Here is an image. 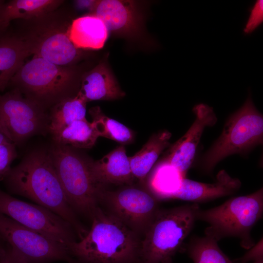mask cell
<instances>
[{"label": "cell", "mask_w": 263, "mask_h": 263, "mask_svg": "<svg viewBox=\"0 0 263 263\" xmlns=\"http://www.w3.org/2000/svg\"><path fill=\"white\" fill-rule=\"evenodd\" d=\"M3 180L10 192L31 200L68 222L80 240L87 234L67 200L49 150H31Z\"/></svg>", "instance_id": "cell-1"}, {"label": "cell", "mask_w": 263, "mask_h": 263, "mask_svg": "<svg viewBox=\"0 0 263 263\" xmlns=\"http://www.w3.org/2000/svg\"><path fill=\"white\" fill-rule=\"evenodd\" d=\"M86 236L70 253L76 263H140V236L99 207Z\"/></svg>", "instance_id": "cell-2"}, {"label": "cell", "mask_w": 263, "mask_h": 263, "mask_svg": "<svg viewBox=\"0 0 263 263\" xmlns=\"http://www.w3.org/2000/svg\"><path fill=\"white\" fill-rule=\"evenodd\" d=\"M80 82L72 66L57 65L33 56L19 68L9 86L47 110L75 96Z\"/></svg>", "instance_id": "cell-3"}, {"label": "cell", "mask_w": 263, "mask_h": 263, "mask_svg": "<svg viewBox=\"0 0 263 263\" xmlns=\"http://www.w3.org/2000/svg\"><path fill=\"white\" fill-rule=\"evenodd\" d=\"M263 213V188L254 192L230 199L222 205L206 210H197V220L208 224L206 236L217 242L230 237L240 240V245L249 249L255 243L251 230Z\"/></svg>", "instance_id": "cell-4"}, {"label": "cell", "mask_w": 263, "mask_h": 263, "mask_svg": "<svg viewBox=\"0 0 263 263\" xmlns=\"http://www.w3.org/2000/svg\"><path fill=\"white\" fill-rule=\"evenodd\" d=\"M263 143V115L250 95L227 119L222 132L199 161L201 169L211 172L221 161L233 154H244Z\"/></svg>", "instance_id": "cell-5"}, {"label": "cell", "mask_w": 263, "mask_h": 263, "mask_svg": "<svg viewBox=\"0 0 263 263\" xmlns=\"http://www.w3.org/2000/svg\"><path fill=\"white\" fill-rule=\"evenodd\" d=\"M197 203L160 209L141 241L140 263H167L191 232L199 208Z\"/></svg>", "instance_id": "cell-6"}, {"label": "cell", "mask_w": 263, "mask_h": 263, "mask_svg": "<svg viewBox=\"0 0 263 263\" xmlns=\"http://www.w3.org/2000/svg\"><path fill=\"white\" fill-rule=\"evenodd\" d=\"M67 200L75 211L92 220L99 207L97 192L90 168V158L69 146L53 143L49 149Z\"/></svg>", "instance_id": "cell-7"}, {"label": "cell", "mask_w": 263, "mask_h": 263, "mask_svg": "<svg viewBox=\"0 0 263 263\" xmlns=\"http://www.w3.org/2000/svg\"><path fill=\"white\" fill-rule=\"evenodd\" d=\"M98 203L140 235H144L160 211L158 200L147 189L128 185L116 190L100 188Z\"/></svg>", "instance_id": "cell-8"}, {"label": "cell", "mask_w": 263, "mask_h": 263, "mask_svg": "<svg viewBox=\"0 0 263 263\" xmlns=\"http://www.w3.org/2000/svg\"><path fill=\"white\" fill-rule=\"evenodd\" d=\"M49 114L16 89L0 94V130L15 145L49 132Z\"/></svg>", "instance_id": "cell-9"}, {"label": "cell", "mask_w": 263, "mask_h": 263, "mask_svg": "<svg viewBox=\"0 0 263 263\" xmlns=\"http://www.w3.org/2000/svg\"><path fill=\"white\" fill-rule=\"evenodd\" d=\"M0 213L69 249L76 242L75 230L60 216L38 204L18 199L0 189Z\"/></svg>", "instance_id": "cell-10"}, {"label": "cell", "mask_w": 263, "mask_h": 263, "mask_svg": "<svg viewBox=\"0 0 263 263\" xmlns=\"http://www.w3.org/2000/svg\"><path fill=\"white\" fill-rule=\"evenodd\" d=\"M0 237L28 263L63 261L76 263L66 246L0 213Z\"/></svg>", "instance_id": "cell-11"}, {"label": "cell", "mask_w": 263, "mask_h": 263, "mask_svg": "<svg viewBox=\"0 0 263 263\" xmlns=\"http://www.w3.org/2000/svg\"><path fill=\"white\" fill-rule=\"evenodd\" d=\"M192 112L195 119L187 132L169 147L162 161L172 167L181 179L186 178L192 166L204 131L213 126L218 118L212 107L205 103L195 105Z\"/></svg>", "instance_id": "cell-12"}, {"label": "cell", "mask_w": 263, "mask_h": 263, "mask_svg": "<svg viewBox=\"0 0 263 263\" xmlns=\"http://www.w3.org/2000/svg\"><path fill=\"white\" fill-rule=\"evenodd\" d=\"M39 27L26 38L33 56L62 66H72L80 57L79 49L70 40L68 27L51 23Z\"/></svg>", "instance_id": "cell-13"}, {"label": "cell", "mask_w": 263, "mask_h": 263, "mask_svg": "<svg viewBox=\"0 0 263 263\" xmlns=\"http://www.w3.org/2000/svg\"><path fill=\"white\" fill-rule=\"evenodd\" d=\"M242 186L241 181L224 169L219 171L213 183H205L187 179L180 180L178 188L168 195L166 199H174L202 202L236 193Z\"/></svg>", "instance_id": "cell-14"}, {"label": "cell", "mask_w": 263, "mask_h": 263, "mask_svg": "<svg viewBox=\"0 0 263 263\" xmlns=\"http://www.w3.org/2000/svg\"><path fill=\"white\" fill-rule=\"evenodd\" d=\"M90 168L93 179L100 188L107 184L131 185L134 178L125 147L122 145L99 160L91 159Z\"/></svg>", "instance_id": "cell-15"}, {"label": "cell", "mask_w": 263, "mask_h": 263, "mask_svg": "<svg viewBox=\"0 0 263 263\" xmlns=\"http://www.w3.org/2000/svg\"><path fill=\"white\" fill-rule=\"evenodd\" d=\"M77 94L87 103L118 99L125 95L108 65L103 61L83 75Z\"/></svg>", "instance_id": "cell-16"}, {"label": "cell", "mask_w": 263, "mask_h": 263, "mask_svg": "<svg viewBox=\"0 0 263 263\" xmlns=\"http://www.w3.org/2000/svg\"><path fill=\"white\" fill-rule=\"evenodd\" d=\"M31 55L26 38L0 34V92L9 86L25 59Z\"/></svg>", "instance_id": "cell-17"}, {"label": "cell", "mask_w": 263, "mask_h": 263, "mask_svg": "<svg viewBox=\"0 0 263 263\" xmlns=\"http://www.w3.org/2000/svg\"><path fill=\"white\" fill-rule=\"evenodd\" d=\"M67 33L77 49L98 50L103 47L109 31L99 18L88 14L74 19Z\"/></svg>", "instance_id": "cell-18"}, {"label": "cell", "mask_w": 263, "mask_h": 263, "mask_svg": "<svg viewBox=\"0 0 263 263\" xmlns=\"http://www.w3.org/2000/svg\"><path fill=\"white\" fill-rule=\"evenodd\" d=\"M90 12L103 22L109 32H124L134 25L135 10L132 1L95 0Z\"/></svg>", "instance_id": "cell-19"}, {"label": "cell", "mask_w": 263, "mask_h": 263, "mask_svg": "<svg viewBox=\"0 0 263 263\" xmlns=\"http://www.w3.org/2000/svg\"><path fill=\"white\" fill-rule=\"evenodd\" d=\"M63 2L61 0H12L0 7V31H3L15 19L44 18Z\"/></svg>", "instance_id": "cell-20"}, {"label": "cell", "mask_w": 263, "mask_h": 263, "mask_svg": "<svg viewBox=\"0 0 263 263\" xmlns=\"http://www.w3.org/2000/svg\"><path fill=\"white\" fill-rule=\"evenodd\" d=\"M171 136L168 130L160 131L152 134L139 151L129 157L134 178L141 182L145 181L160 155L169 147Z\"/></svg>", "instance_id": "cell-21"}, {"label": "cell", "mask_w": 263, "mask_h": 263, "mask_svg": "<svg viewBox=\"0 0 263 263\" xmlns=\"http://www.w3.org/2000/svg\"><path fill=\"white\" fill-rule=\"evenodd\" d=\"M87 102L77 94L56 104L50 110L49 132L53 136L75 121L86 119Z\"/></svg>", "instance_id": "cell-22"}, {"label": "cell", "mask_w": 263, "mask_h": 263, "mask_svg": "<svg viewBox=\"0 0 263 263\" xmlns=\"http://www.w3.org/2000/svg\"><path fill=\"white\" fill-rule=\"evenodd\" d=\"M99 137L94 123L87 119L74 122L52 136L53 142L75 149H90Z\"/></svg>", "instance_id": "cell-23"}, {"label": "cell", "mask_w": 263, "mask_h": 263, "mask_svg": "<svg viewBox=\"0 0 263 263\" xmlns=\"http://www.w3.org/2000/svg\"><path fill=\"white\" fill-rule=\"evenodd\" d=\"M89 113L99 136L110 139L124 146L133 142L134 132L122 123L107 116L100 107H92Z\"/></svg>", "instance_id": "cell-24"}, {"label": "cell", "mask_w": 263, "mask_h": 263, "mask_svg": "<svg viewBox=\"0 0 263 263\" xmlns=\"http://www.w3.org/2000/svg\"><path fill=\"white\" fill-rule=\"evenodd\" d=\"M187 251L194 263H233L219 247L218 242L207 236L193 237L188 244Z\"/></svg>", "instance_id": "cell-25"}, {"label": "cell", "mask_w": 263, "mask_h": 263, "mask_svg": "<svg viewBox=\"0 0 263 263\" xmlns=\"http://www.w3.org/2000/svg\"><path fill=\"white\" fill-rule=\"evenodd\" d=\"M17 156L16 145L7 142L0 145V180H3L10 169L11 165Z\"/></svg>", "instance_id": "cell-26"}, {"label": "cell", "mask_w": 263, "mask_h": 263, "mask_svg": "<svg viewBox=\"0 0 263 263\" xmlns=\"http://www.w3.org/2000/svg\"><path fill=\"white\" fill-rule=\"evenodd\" d=\"M263 21V1H256L252 9L250 15L244 29L246 34H251L254 31Z\"/></svg>", "instance_id": "cell-27"}, {"label": "cell", "mask_w": 263, "mask_h": 263, "mask_svg": "<svg viewBox=\"0 0 263 263\" xmlns=\"http://www.w3.org/2000/svg\"><path fill=\"white\" fill-rule=\"evenodd\" d=\"M263 238L256 244H254L242 257L237 259L236 261L240 263H247L249 261H258L263 260Z\"/></svg>", "instance_id": "cell-28"}, {"label": "cell", "mask_w": 263, "mask_h": 263, "mask_svg": "<svg viewBox=\"0 0 263 263\" xmlns=\"http://www.w3.org/2000/svg\"><path fill=\"white\" fill-rule=\"evenodd\" d=\"M0 263H28L17 254L10 246H0Z\"/></svg>", "instance_id": "cell-29"}, {"label": "cell", "mask_w": 263, "mask_h": 263, "mask_svg": "<svg viewBox=\"0 0 263 263\" xmlns=\"http://www.w3.org/2000/svg\"><path fill=\"white\" fill-rule=\"evenodd\" d=\"M11 142L0 130V145L3 143Z\"/></svg>", "instance_id": "cell-30"}, {"label": "cell", "mask_w": 263, "mask_h": 263, "mask_svg": "<svg viewBox=\"0 0 263 263\" xmlns=\"http://www.w3.org/2000/svg\"><path fill=\"white\" fill-rule=\"evenodd\" d=\"M252 263H263V260L254 262Z\"/></svg>", "instance_id": "cell-31"}, {"label": "cell", "mask_w": 263, "mask_h": 263, "mask_svg": "<svg viewBox=\"0 0 263 263\" xmlns=\"http://www.w3.org/2000/svg\"><path fill=\"white\" fill-rule=\"evenodd\" d=\"M4 2V0H0V7L2 5V4Z\"/></svg>", "instance_id": "cell-32"}, {"label": "cell", "mask_w": 263, "mask_h": 263, "mask_svg": "<svg viewBox=\"0 0 263 263\" xmlns=\"http://www.w3.org/2000/svg\"><path fill=\"white\" fill-rule=\"evenodd\" d=\"M172 263V261H171V262H168V263Z\"/></svg>", "instance_id": "cell-33"}, {"label": "cell", "mask_w": 263, "mask_h": 263, "mask_svg": "<svg viewBox=\"0 0 263 263\" xmlns=\"http://www.w3.org/2000/svg\"><path fill=\"white\" fill-rule=\"evenodd\" d=\"M2 31H0V34L2 33Z\"/></svg>", "instance_id": "cell-34"}]
</instances>
